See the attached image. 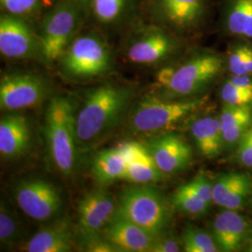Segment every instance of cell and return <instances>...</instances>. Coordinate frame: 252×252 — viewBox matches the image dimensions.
<instances>
[{"mask_svg":"<svg viewBox=\"0 0 252 252\" xmlns=\"http://www.w3.org/2000/svg\"><path fill=\"white\" fill-rule=\"evenodd\" d=\"M134 96L132 87L112 82L88 91L75 114L78 150H91L110 135L131 111Z\"/></svg>","mask_w":252,"mask_h":252,"instance_id":"cell-1","label":"cell"},{"mask_svg":"<svg viewBox=\"0 0 252 252\" xmlns=\"http://www.w3.org/2000/svg\"><path fill=\"white\" fill-rule=\"evenodd\" d=\"M225 65V59L219 54L195 53L179 63L161 67L151 94L163 99L196 98L216 81Z\"/></svg>","mask_w":252,"mask_h":252,"instance_id":"cell-2","label":"cell"},{"mask_svg":"<svg viewBox=\"0 0 252 252\" xmlns=\"http://www.w3.org/2000/svg\"><path fill=\"white\" fill-rule=\"evenodd\" d=\"M87 14L86 0H58L49 9L36 32L40 56L45 62L59 60L65 48L80 34Z\"/></svg>","mask_w":252,"mask_h":252,"instance_id":"cell-3","label":"cell"},{"mask_svg":"<svg viewBox=\"0 0 252 252\" xmlns=\"http://www.w3.org/2000/svg\"><path fill=\"white\" fill-rule=\"evenodd\" d=\"M60 71L67 80L85 81L107 75L113 56L107 40L97 32L80 33L58 60Z\"/></svg>","mask_w":252,"mask_h":252,"instance_id":"cell-4","label":"cell"},{"mask_svg":"<svg viewBox=\"0 0 252 252\" xmlns=\"http://www.w3.org/2000/svg\"><path fill=\"white\" fill-rule=\"evenodd\" d=\"M117 215L142 227L153 236L164 234L172 220L171 201L151 184H133L118 197Z\"/></svg>","mask_w":252,"mask_h":252,"instance_id":"cell-5","label":"cell"},{"mask_svg":"<svg viewBox=\"0 0 252 252\" xmlns=\"http://www.w3.org/2000/svg\"><path fill=\"white\" fill-rule=\"evenodd\" d=\"M76 110L71 100L54 96L45 112V137L54 166L64 176L72 174L78 151L76 138Z\"/></svg>","mask_w":252,"mask_h":252,"instance_id":"cell-6","label":"cell"},{"mask_svg":"<svg viewBox=\"0 0 252 252\" xmlns=\"http://www.w3.org/2000/svg\"><path fill=\"white\" fill-rule=\"evenodd\" d=\"M205 98L163 99L148 94L129 113V129L135 135L161 134L195 113Z\"/></svg>","mask_w":252,"mask_h":252,"instance_id":"cell-7","label":"cell"},{"mask_svg":"<svg viewBox=\"0 0 252 252\" xmlns=\"http://www.w3.org/2000/svg\"><path fill=\"white\" fill-rule=\"evenodd\" d=\"M181 45L179 35L151 22L132 28L126 40V56L136 65L154 66L168 61Z\"/></svg>","mask_w":252,"mask_h":252,"instance_id":"cell-8","label":"cell"},{"mask_svg":"<svg viewBox=\"0 0 252 252\" xmlns=\"http://www.w3.org/2000/svg\"><path fill=\"white\" fill-rule=\"evenodd\" d=\"M146 9L153 23L181 35L203 23L207 0H147Z\"/></svg>","mask_w":252,"mask_h":252,"instance_id":"cell-9","label":"cell"},{"mask_svg":"<svg viewBox=\"0 0 252 252\" xmlns=\"http://www.w3.org/2000/svg\"><path fill=\"white\" fill-rule=\"evenodd\" d=\"M49 90V81L39 74L5 73L0 80V108L9 112L34 108L45 99Z\"/></svg>","mask_w":252,"mask_h":252,"instance_id":"cell-10","label":"cell"},{"mask_svg":"<svg viewBox=\"0 0 252 252\" xmlns=\"http://www.w3.org/2000/svg\"><path fill=\"white\" fill-rule=\"evenodd\" d=\"M13 197L20 209L32 220L47 221L57 216L63 206L59 190L41 179L25 180L16 184Z\"/></svg>","mask_w":252,"mask_h":252,"instance_id":"cell-11","label":"cell"},{"mask_svg":"<svg viewBox=\"0 0 252 252\" xmlns=\"http://www.w3.org/2000/svg\"><path fill=\"white\" fill-rule=\"evenodd\" d=\"M118 200L105 189H93L78 204V234L80 238L103 234L116 216Z\"/></svg>","mask_w":252,"mask_h":252,"instance_id":"cell-12","label":"cell"},{"mask_svg":"<svg viewBox=\"0 0 252 252\" xmlns=\"http://www.w3.org/2000/svg\"><path fill=\"white\" fill-rule=\"evenodd\" d=\"M0 53L9 59H28L40 55L37 34L32 30L26 19L2 13Z\"/></svg>","mask_w":252,"mask_h":252,"instance_id":"cell-13","label":"cell"},{"mask_svg":"<svg viewBox=\"0 0 252 252\" xmlns=\"http://www.w3.org/2000/svg\"><path fill=\"white\" fill-rule=\"evenodd\" d=\"M146 146L163 174L182 171L191 161L189 145L176 134L164 133L150 140Z\"/></svg>","mask_w":252,"mask_h":252,"instance_id":"cell-14","label":"cell"},{"mask_svg":"<svg viewBox=\"0 0 252 252\" xmlns=\"http://www.w3.org/2000/svg\"><path fill=\"white\" fill-rule=\"evenodd\" d=\"M211 228L220 252L240 251L252 235V224L248 219L232 209L218 214Z\"/></svg>","mask_w":252,"mask_h":252,"instance_id":"cell-15","label":"cell"},{"mask_svg":"<svg viewBox=\"0 0 252 252\" xmlns=\"http://www.w3.org/2000/svg\"><path fill=\"white\" fill-rule=\"evenodd\" d=\"M103 235L119 252H151L156 238L142 227L119 216L117 213L103 232Z\"/></svg>","mask_w":252,"mask_h":252,"instance_id":"cell-16","label":"cell"},{"mask_svg":"<svg viewBox=\"0 0 252 252\" xmlns=\"http://www.w3.org/2000/svg\"><path fill=\"white\" fill-rule=\"evenodd\" d=\"M252 193V178L246 173H224L213 182V203L224 209H241Z\"/></svg>","mask_w":252,"mask_h":252,"instance_id":"cell-17","label":"cell"},{"mask_svg":"<svg viewBox=\"0 0 252 252\" xmlns=\"http://www.w3.org/2000/svg\"><path fill=\"white\" fill-rule=\"evenodd\" d=\"M126 158V173L124 180L132 184H152L163 177L148 147L136 141L120 145Z\"/></svg>","mask_w":252,"mask_h":252,"instance_id":"cell-18","label":"cell"},{"mask_svg":"<svg viewBox=\"0 0 252 252\" xmlns=\"http://www.w3.org/2000/svg\"><path fill=\"white\" fill-rule=\"evenodd\" d=\"M31 142L28 120L18 113H9L0 120V154L12 160L27 153Z\"/></svg>","mask_w":252,"mask_h":252,"instance_id":"cell-19","label":"cell"},{"mask_svg":"<svg viewBox=\"0 0 252 252\" xmlns=\"http://www.w3.org/2000/svg\"><path fill=\"white\" fill-rule=\"evenodd\" d=\"M140 0H86L88 14L103 28L117 29L135 15Z\"/></svg>","mask_w":252,"mask_h":252,"instance_id":"cell-20","label":"cell"},{"mask_svg":"<svg viewBox=\"0 0 252 252\" xmlns=\"http://www.w3.org/2000/svg\"><path fill=\"white\" fill-rule=\"evenodd\" d=\"M73 234L66 219H61L36 232L22 248L27 252H67L72 251Z\"/></svg>","mask_w":252,"mask_h":252,"instance_id":"cell-21","label":"cell"},{"mask_svg":"<svg viewBox=\"0 0 252 252\" xmlns=\"http://www.w3.org/2000/svg\"><path fill=\"white\" fill-rule=\"evenodd\" d=\"M190 133L203 156L215 158L220 154L224 140L219 118H199L190 126Z\"/></svg>","mask_w":252,"mask_h":252,"instance_id":"cell-22","label":"cell"},{"mask_svg":"<svg viewBox=\"0 0 252 252\" xmlns=\"http://www.w3.org/2000/svg\"><path fill=\"white\" fill-rule=\"evenodd\" d=\"M221 24L229 35L252 40V0H225Z\"/></svg>","mask_w":252,"mask_h":252,"instance_id":"cell-23","label":"cell"},{"mask_svg":"<svg viewBox=\"0 0 252 252\" xmlns=\"http://www.w3.org/2000/svg\"><path fill=\"white\" fill-rule=\"evenodd\" d=\"M126 158L122 148L103 150L97 153L92 163V174L101 186L124 180L126 173Z\"/></svg>","mask_w":252,"mask_h":252,"instance_id":"cell-24","label":"cell"},{"mask_svg":"<svg viewBox=\"0 0 252 252\" xmlns=\"http://www.w3.org/2000/svg\"><path fill=\"white\" fill-rule=\"evenodd\" d=\"M171 203L177 210L190 216L205 215L210 207V205L200 198L188 184L176 189L172 195Z\"/></svg>","mask_w":252,"mask_h":252,"instance_id":"cell-25","label":"cell"},{"mask_svg":"<svg viewBox=\"0 0 252 252\" xmlns=\"http://www.w3.org/2000/svg\"><path fill=\"white\" fill-rule=\"evenodd\" d=\"M181 242L186 252H220L212 234L193 226L186 227Z\"/></svg>","mask_w":252,"mask_h":252,"instance_id":"cell-26","label":"cell"},{"mask_svg":"<svg viewBox=\"0 0 252 252\" xmlns=\"http://www.w3.org/2000/svg\"><path fill=\"white\" fill-rule=\"evenodd\" d=\"M22 231L18 219L5 201L0 205V242L2 247H13L21 239Z\"/></svg>","mask_w":252,"mask_h":252,"instance_id":"cell-27","label":"cell"},{"mask_svg":"<svg viewBox=\"0 0 252 252\" xmlns=\"http://www.w3.org/2000/svg\"><path fill=\"white\" fill-rule=\"evenodd\" d=\"M226 65L232 75L252 76V45L240 43L234 46L226 59Z\"/></svg>","mask_w":252,"mask_h":252,"instance_id":"cell-28","label":"cell"},{"mask_svg":"<svg viewBox=\"0 0 252 252\" xmlns=\"http://www.w3.org/2000/svg\"><path fill=\"white\" fill-rule=\"evenodd\" d=\"M5 13L26 18L36 13L43 7L42 0H0Z\"/></svg>","mask_w":252,"mask_h":252,"instance_id":"cell-29","label":"cell"},{"mask_svg":"<svg viewBox=\"0 0 252 252\" xmlns=\"http://www.w3.org/2000/svg\"><path fill=\"white\" fill-rule=\"evenodd\" d=\"M248 119H252V106L237 107L226 104L219 117L222 132Z\"/></svg>","mask_w":252,"mask_h":252,"instance_id":"cell-30","label":"cell"},{"mask_svg":"<svg viewBox=\"0 0 252 252\" xmlns=\"http://www.w3.org/2000/svg\"><path fill=\"white\" fill-rule=\"evenodd\" d=\"M221 99L226 105L247 107L252 105V94L243 90L229 80L223 83L220 91Z\"/></svg>","mask_w":252,"mask_h":252,"instance_id":"cell-31","label":"cell"},{"mask_svg":"<svg viewBox=\"0 0 252 252\" xmlns=\"http://www.w3.org/2000/svg\"><path fill=\"white\" fill-rule=\"evenodd\" d=\"M187 184L204 202L208 205L213 203V183L207 176L200 173Z\"/></svg>","mask_w":252,"mask_h":252,"instance_id":"cell-32","label":"cell"},{"mask_svg":"<svg viewBox=\"0 0 252 252\" xmlns=\"http://www.w3.org/2000/svg\"><path fill=\"white\" fill-rule=\"evenodd\" d=\"M81 249L88 252H119L117 249L102 234L80 238Z\"/></svg>","mask_w":252,"mask_h":252,"instance_id":"cell-33","label":"cell"},{"mask_svg":"<svg viewBox=\"0 0 252 252\" xmlns=\"http://www.w3.org/2000/svg\"><path fill=\"white\" fill-rule=\"evenodd\" d=\"M237 158L241 164L252 167V126L237 142Z\"/></svg>","mask_w":252,"mask_h":252,"instance_id":"cell-34","label":"cell"},{"mask_svg":"<svg viewBox=\"0 0 252 252\" xmlns=\"http://www.w3.org/2000/svg\"><path fill=\"white\" fill-rule=\"evenodd\" d=\"M180 251V241L163 234L155 238L151 252H178Z\"/></svg>","mask_w":252,"mask_h":252,"instance_id":"cell-35","label":"cell"},{"mask_svg":"<svg viewBox=\"0 0 252 252\" xmlns=\"http://www.w3.org/2000/svg\"><path fill=\"white\" fill-rule=\"evenodd\" d=\"M228 80L237 87L252 94V76L251 75H232Z\"/></svg>","mask_w":252,"mask_h":252,"instance_id":"cell-36","label":"cell"},{"mask_svg":"<svg viewBox=\"0 0 252 252\" xmlns=\"http://www.w3.org/2000/svg\"><path fill=\"white\" fill-rule=\"evenodd\" d=\"M57 1H58V0H42L43 8L50 9L52 6H54V4H55Z\"/></svg>","mask_w":252,"mask_h":252,"instance_id":"cell-37","label":"cell"},{"mask_svg":"<svg viewBox=\"0 0 252 252\" xmlns=\"http://www.w3.org/2000/svg\"><path fill=\"white\" fill-rule=\"evenodd\" d=\"M247 252H252V235L249 238L248 242H247Z\"/></svg>","mask_w":252,"mask_h":252,"instance_id":"cell-38","label":"cell"},{"mask_svg":"<svg viewBox=\"0 0 252 252\" xmlns=\"http://www.w3.org/2000/svg\"><path fill=\"white\" fill-rule=\"evenodd\" d=\"M251 204H252V196H251Z\"/></svg>","mask_w":252,"mask_h":252,"instance_id":"cell-39","label":"cell"}]
</instances>
